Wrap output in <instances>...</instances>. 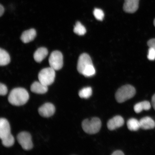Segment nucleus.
Instances as JSON below:
<instances>
[{"instance_id": "nucleus-1", "label": "nucleus", "mask_w": 155, "mask_h": 155, "mask_svg": "<svg viewBox=\"0 0 155 155\" xmlns=\"http://www.w3.org/2000/svg\"><path fill=\"white\" fill-rule=\"evenodd\" d=\"M77 69L79 73L86 77H92L96 73L92 59L90 56L86 53L82 54L79 57Z\"/></svg>"}, {"instance_id": "nucleus-2", "label": "nucleus", "mask_w": 155, "mask_h": 155, "mask_svg": "<svg viewBox=\"0 0 155 155\" xmlns=\"http://www.w3.org/2000/svg\"><path fill=\"white\" fill-rule=\"evenodd\" d=\"M29 98L28 93L25 89L17 88L13 89L10 93L8 100L12 105L19 106L26 104Z\"/></svg>"}, {"instance_id": "nucleus-3", "label": "nucleus", "mask_w": 155, "mask_h": 155, "mask_svg": "<svg viewBox=\"0 0 155 155\" xmlns=\"http://www.w3.org/2000/svg\"><path fill=\"white\" fill-rule=\"evenodd\" d=\"M134 87L130 85H126L119 89L115 94V98L120 103L124 102L133 98L135 95Z\"/></svg>"}, {"instance_id": "nucleus-4", "label": "nucleus", "mask_w": 155, "mask_h": 155, "mask_svg": "<svg viewBox=\"0 0 155 155\" xmlns=\"http://www.w3.org/2000/svg\"><path fill=\"white\" fill-rule=\"evenodd\" d=\"M101 121L98 117H93L89 120L85 119L82 123L83 130L88 134H95L98 132L101 128Z\"/></svg>"}, {"instance_id": "nucleus-5", "label": "nucleus", "mask_w": 155, "mask_h": 155, "mask_svg": "<svg viewBox=\"0 0 155 155\" xmlns=\"http://www.w3.org/2000/svg\"><path fill=\"white\" fill-rule=\"evenodd\" d=\"M55 71L50 67L42 69L38 74L39 81L47 86L53 84L55 77Z\"/></svg>"}, {"instance_id": "nucleus-6", "label": "nucleus", "mask_w": 155, "mask_h": 155, "mask_svg": "<svg viewBox=\"0 0 155 155\" xmlns=\"http://www.w3.org/2000/svg\"><path fill=\"white\" fill-rule=\"evenodd\" d=\"M50 67L55 71L61 69L63 64V56L61 52L54 51L51 53L48 59Z\"/></svg>"}, {"instance_id": "nucleus-7", "label": "nucleus", "mask_w": 155, "mask_h": 155, "mask_svg": "<svg viewBox=\"0 0 155 155\" xmlns=\"http://www.w3.org/2000/svg\"><path fill=\"white\" fill-rule=\"evenodd\" d=\"M17 140L19 144L25 150H31L33 147L32 137L30 134L27 132H22L17 135Z\"/></svg>"}, {"instance_id": "nucleus-8", "label": "nucleus", "mask_w": 155, "mask_h": 155, "mask_svg": "<svg viewBox=\"0 0 155 155\" xmlns=\"http://www.w3.org/2000/svg\"><path fill=\"white\" fill-rule=\"evenodd\" d=\"M12 135L9 124L7 119L1 118L0 119V138L1 140Z\"/></svg>"}, {"instance_id": "nucleus-9", "label": "nucleus", "mask_w": 155, "mask_h": 155, "mask_svg": "<svg viewBox=\"0 0 155 155\" xmlns=\"http://www.w3.org/2000/svg\"><path fill=\"white\" fill-rule=\"evenodd\" d=\"M55 108L53 104L47 103L43 104L39 108L38 111L40 115L42 117H51L55 113Z\"/></svg>"}, {"instance_id": "nucleus-10", "label": "nucleus", "mask_w": 155, "mask_h": 155, "mask_svg": "<svg viewBox=\"0 0 155 155\" xmlns=\"http://www.w3.org/2000/svg\"><path fill=\"white\" fill-rule=\"evenodd\" d=\"M124 124L123 118L121 116H116L108 121L107 127L109 130L112 131L122 127Z\"/></svg>"}, {"instance_id": "nucleus-11", "label": "nucleus", "mask_w": 155, "mask_h": 155, "mask_svg": "<svg viewBox=\"0 0 155 155\" xmlns=\"http://www.w3.org/2000/svg\"><path fill=\"white\" fill-rule=\"evenodd\" d=\"M139 0H125L123 9L126 12L132 13L138 9Z\"/></svg>"}, {"instance_id": "nucleus-12", "label": "nucleus", "mask_w": 155, "mask_h": 155, "mask_svg": "<svg viewBox=\"0 0 155 155\" xmlns=\"http://www.w3.org/2000/svg\"><path fill=\"white\" fill-rule=\"evenodd\" d=\"M36 35V30L34 29H31L23 32L21 35V39L24 43H28L33 40Z\"/></svg>"}, {"instance_id": "nucleus-13", "label": "nucleus", "mask_w": 155, "mask_h": 155, "mask_svg": "<svg viewBox=\"0 0 155 155\" xmlns=\"http://www.w3.org/2000/svg\"><path fill=\"white\" fill-rule=\"evenodd\" d=\"M31 90L33 92L37 94H45L48 91V87L39 82H35L31 86Z\"/></svg>"}, {"instance_id": "nucleus-14", "label": "nucleus", "mask_w": 155, "mask_h": 155, "mask_svg": "<svg viewBox=\"0 0 155 155\" xmlns=\"http://www.w3.org/2000/svg\"><path fill=\"white\" fill-rule=\"evenodd\" d=\"M141 128L144 130L154 129L155 127V122L150 117H143L139 120Z\"/></svg>"}, {"instance_id": "nucleus-15", "label": "nucleus", "mask_w": 155, "mask_h": 155, "mask_svg": "<svg viewBox=\"0 0 155 155\" xmlns=\"http://www.w3.org/2000/svg\"><path fill=\"white\" fill-rule=\"evenodd\" d=\"M48 50L45 48L41 47L38 48L35 52L34 55L35 61L37 62H41L48 55Z\"/></svg>"}, {"instance_id": "nucleus-16", "label": "nucleus", "mask_w": 155, "mask_h": 155, "mask_svg": "<svg viewBox=\"0 0 155 155\" xmlns=\"http://www.w3.org/2000/svg\"><path fill=\"white\" fill-rule=\"evenodd\" d=\"M151 107L150 103L148 101H144L138 103L136 104L134 109L136 113H139L143 110H150Z\"/></svg>"}, {"instance_id": "nucleus-17", "label": "nucleus", "mask_w": 155, "mask_h": 155, "mask_svg": "<svg viewBox=\"0 0 155 155\" xmlns=\"http://www.w3.org/2000/svg\"><path fill=\"white\" fill-rule=\"evenodd\" d=\"M127 125L128 129L131 131H137L140 128V122L135 118L129 119Z\"/></svg>"}, {"instance_id": "nucleus-18", "label": "nucleus", "mask_w": 155, "mask_h": 155, "mask_svg": "<svg viewBox=\"0 0 155 155\" xmlns=\"http://www.w3.org/2000/svg\"><path fill=\"white\" fill-rule=\"evenodd\" d=\"M9 54L5 50L0 49V65L5 66L8 64L10 62Z\"/></svg>"}, {"instance_id": "nucleus-19", "label": "nucleus", "mask_w": 155, "mask_h": 155, "mask_svg": "<svg viewBox=\"0 0 155 155\" xmlns=\"http://www.w3.org/2000/svg\"><path fill=\"white\" fill-rule=\"evenodd\" d=\"M74 32L79 36H82L86 32V30L85 27L80 22L77 21L75 24L73 29Z\"/></svg>"}, {"instance_id": "nucleus-20", "label": "nucleus", "mask_w": 155, "mask_h": 155, "mask_svg": "<svg viewBox=\"0 0 155 155\" xmlns=\"http://www.w3.org/2000/svg\"><path fill=\"white\" fill-rule=\"evenodd\" d=\"M92 94V89L90 87L83 88L79 92V96L81 98L87 99L90 97Z\"/></svg>"}, {"instance_id": "nucleus-21", "label": "nucleus", "mask_w": 155, "mask_h": 155, "mask_svg": "<svg viewBox=\"0 0 155 155\" xmlns=\"http://www.w3.org/2000/svg\"><path fill=\"white\" fill-rule=\"evenodd\" d=\"M2 143L5 147H9L13 146L15 143V139L12 135L2 140Z\"/></svg>"}, {"instance_id": "nucleus-22", "label": "nucleus", "mask_w": 155, "mask_h": 155, "mask_svg": "<svg viewBox=\"0 0 155 155\" xmlns=\"http://www.w3.org/2000/svg\"><path fill=\"white\" fill-rule=\"evenodd\" d=\"M94 15L97 19L99 21H102L104 17V13L102 10L98 8L94 9Z\"/></svg>"}, {"instance_id": "nucleus-23", "label": "nucleus", "mask_w": 155, "mask_h": 155, "mask_svg": "<svg viewBox=\"0 0 155 155\" xmlns=\"http://www.w3.org/2000/svg\"><path fill=\"white\" fill-rule=\"evenodd\" d=\"M147 58L150 61H154L155 59V49L154 48H149Z\"/></svg>"}, {"instance_id": "nucleus-24", "label": "nucleus", "mask_w": 155, "mask_h": 155, "mask_svg": "<svg viewBox=\"0 0 155 155\" xmlns=\"http://www.w3.org/2000/svg\"><path fill=\"white\" fill-rule=\"evenodd\" d=\"M8 92V89L6 86L1 83L0 84V94L1 96H5Z\"/></svg>"}, {"instance_id": "nucleus-25", "label": "nucleus", "mask_w": 155, "mask_h": 155, "mask_svg": "<svg viewBox=\"0 0 155 155\" xmlns=\"http://www.w3.org/2000/svg\"><path fill=\"white\" fill-rule=\"evenodd\" d=\"M149 48H152L155 49V38L151 39L147 42Z\"/></svg>"}, {"instance_id": "nucleus-26", "label": "nucleus", "mask_w": 155, "mask_h": 155, "mask_svg": "<svg viewBox=\"0 0 155 155\" xmlns=\"http://www.w3.org/2000/svg\"><path fill=\"white\" fill-rule=\"evenodd\" d=\"M112 155H124L123 152L121 150H117L115 151L112 154Z\"/></svg>"}, {"instance_id": "nucleus-27", "label": "nucleus", "mask_w": 155, "mask_h": 155, "mask_svg": "<svg viewBox=\"0 0 155 155\" xmlns=\"http://www.w3.org/2000/svg\"><path fill=\"white\" fill-rule=\"evenodd\" d=\"M152 103L153 108L155 110V94L153 96L152 99Z\"/></svg>"}, {"instance_id": "nucleus-28", "label": "nucleus", "mask_w": 155, "mask_h": 155, "mask_svg": "<svg viewBox=\"0 0 155 155\" xmlns=\"http://www.w3.org/2000/svg\"><path fill=\"white\" fill-rule=\"evenodd\" d=\"M4 8L2 5L0 6V16H2L4 12Z\"/></svg>"}, {"instance_id": "nucleus-29", "label": "nucleus", "mask_w": 155, "mask_h": 155, "mask_svg": "<svg viewBox=\"0 0 155 155\" xmlns=\"http://www.w3.org/2000/svg\"><path fill=\"white\" fill-rule=\"evenodd\" d=\"M154 26L155 27V19H154Z\"/></svg>"}]
</instances>
